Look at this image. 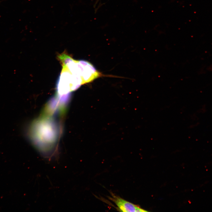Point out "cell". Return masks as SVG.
I'll return each instance as SVG.
<instances>
[{
    "label": "cell",
    "mask_w": 212,
    "mask_h": 212,
    "mask_svg": "<svg viewBox=\"0 0 212 212\" xmlns=\"http://www.w3.org/2000/svg\"><path fill=\"white\" fill-rule=\"evenodd\" d=\"M79 62L83 84L91 82L99 76V73L89 62L83 60H80Z\"/></svg>",
    "instance_id": "cell-2"
},
{
    "label": "cell",
    "mask_w": 212,
    "mask_h": 212,
    "mask_svg": "<svg viewBox=\"0 0 212 212\" xmlns=\"http://www.w3.org/2000/svg\"><path fill=\"white\" fill-rule=\"evenodd\" d=\"M111 196L109 199L115 204L117 209L120 211L145 212L148 211L141 208L137 205L128 202L120 197L111 193Z\"/></svg>",
    "instance_id": "cell-1"
}]
</instances>
